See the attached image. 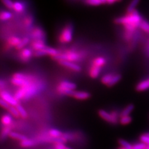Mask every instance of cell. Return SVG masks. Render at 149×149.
I'll return each mask as SVG.
<instances>
[{
    "mask_svg": "<svg viewBox=\"0 0 149 149\" xmlns=\"http://www.w3.org/2000/svg\"><path fill=\"white\" fill-rule=\"evenodd\" d=\"M12 17V14L8 11H1L0 19L1 21H6Z\"/></svg>",
    "mask_w": 149,
    "mask_h": 149,
    "instance_id": "29",
    "label": "cell"
},
{
    "mask_svg": "<svg viewBox=\"0 0 149 149\" xmlns=\"http://www.w3.org/2000/svg\"><path fill=\"white\" fill-rule=\"evenodd\" d=\"M98 114L100 117L107 122L116 124L118 123V115L116 112L109 113L103 109H100L98 111Z\"/></svg>",
    "mask_w": 149,
    "mask_h": 149,
    "instance_id": "5",
    "label": "cell"
},
{
    "mask_svg": "<svg viewBox=\"0 0 149 149\" xmlns=\"http://www.w3.org/2000/svg\"><path fill=\"white\" fill-rule=\"evenodd\" d=\"M0 104H1V107H3L4 109H6L7 110L8 109V108H9V107H10V106H11V105H10L9 104H8L7 102H6L5 101H4L2 99L0 100Z\"/></svg>",
    "mask_w": 149,
    "mask_h": 149,
    "instance_id": "39",
    "label": "cell"
},
{
    "mask_svg": "<svg viewBox=\"0 0 149 149\" xmlns=\"http://www.w3.org/2000/svg\"><path fill=\"white\" fill-rule=\"evenodd\" d=\"M36 142L35 141L32 139H26L24 141H22L21 142V146L22 147H32L36 145Z\"/></svg>",
    "mask_w": 149,
    "mask_h": 149,
    "instance_id": "20",
    "label": "cell"
},
{
    "mask_svg": "<svg viewBox=\"0 0 149 149\" xmlns=\"http://www.w3.org/2000/svg\"><path fill=\"white\" fill-rule=\"evenodd\" d=\"M11 131V127L10 126H5L2 130V133H1V139H3L4 137H6L7 136H9V133H10Z\"/></svg>",
    "mask_w": 149,
    "mask_h": 149,
    "instance_id": "35",
    "label": "cell"
},
{
    "mask_svg": "<svg viewBox=\"0 0 149 149\" xmlns=\"http://www.w3.org/2000/svg\"><path fill=\"white\" fill-rule=\"evenodd\" d=\"M86 3L92 6H98L102 4L101 0H86Z\"/></svg>",
    "mask_w": 149,
    "mask_h": 149,
    "instance_id": "36",
    "label": "cell"
},
{
    "mask_svg": "<svg viewBox=\"0 0 149 149\" xmlns=\"http://www.w3.org/2000/svg\"><path fill=\"white\" fill-rule=\"evenodd\" d=\"M140 0H132L131 2L130 3L129 5L128 6L127 8V13H132L134 11H135V8H136L137 5L139 4Z\"/></svg>",
    "mask_w": 149,
    "mask_h": 149,
    "instance_id": "21",
    "label": "cell"
},
{
    "mask_svg": "<svg viewBox=\"0 0 149 149\" xmlns=\"http://www.w3.org/2000/svg\"><path fill=\"white\" fill-rule=\"evenodd\" d=\"M11 83L15 85L22 87L29 85L31 81L29 77H27L22 73H16L14 74Z\"/></svg>",
    "mask_w": 149,
    "mask_h": 149,
    "instance_id": "4",
    "label": "cell"
},
{
    "mask_svg": "<svg viewBox=\"0 0 149 149\" xmlns=\"http://www.w3.org/2000/svg\"><path fill=\"white\" fill-rule=\"evenodd\" d=\"M45 47L44 41L42 39H36L32 43V47L36 51L42 50Z\"/></svg>",
    "mask_w": 149,
    "mask_h": 149,
    "instance_id": "10",
    "label": "cell"
},
{
    "mask_svg": "<svg viewBox=\"0 0 149 149\" xmlns=\"http://www.w3.org/2000/svg\"><path fill=\"white\" fill-rule=\"evenodd\" d=\"M4 86V82L1 79V80H0V88H1V91H3V88Z\"/></svg>",
    "mask_w": 149,
    "mask_h": 149,
    "instance_id": "43",
    "label": "cell"
},
{
    "mask_svg": "<svg viewBox=\"0 0 149 149\" xmlns=\"http://www.w3.org/2000/svg\"><path fill=\"white\" fill-rule=\"evenodd\" d=\"M49 134L51 137L54 138H58L62 136V132L60 131V130L55 129H50L49 131Z\"/></svg>",
    "mask_w": 149,
    "mask_h": 149,
    "instance_id": "25",
    "label": "cell"
},
{
    "mask_svg": "<svg viewBox=\"0 0 149 149\" xmlns=\"http://www.w3.org/2000/svg\"><path fill=\"white\" fill-rule=\"evenodd\" d=\"M149 89V77L137 84L136 90L138 91H143Z\"/></svg>",
    "mask_w": 149,
    "mask_h": 149,
    "instance_id": "11",
    "label": "cell"
},
{
    "mask_svg": "<svg viewBox=\"0 0 149 149\" xmlns=\"http://www.w3.org/2000/svg\"><path fill=\"white\" fill-rule=\"evenodd\" d=\"M13 9L17 13H21L24 9V6L20 2H15L14 3Z\"/></svg>",
    "mask_w": 149,
    "mask_h": 149,
    "instance_id": "27",
    "label": "cell"
},
{
    "mask_svg": "<svg viewBox=\"0 0 149 149\" xmlns=\"http://www.w3.org/2000/svg\"><path fill=\"white\" fill-rule=\"evenodd\" d=\"M106 63V60L105 58L99 57H97L96 58L94 61H93V65H95L96 67H101L102 66H103V65Z\"/></svg>",
    "mask_w": 149,
    "mask_h": 149,
    "instance_id": "22",
    "label": "cell"
},
{
    "mask_svg": "<svg viewBox=\"0 0 149 149\" xmlns=\"http://www.w3.org/2000/svg\"><path fill=\"white\" fill-rule=\"evenodd\" d=\"M73 37V27L71 25L65 27L60 35L59 40L62 43H68L71 42Z\"/></svg>",
    "mask_w": 149,
    "mask_h": 149,
    "instance_id": "6",
    "label": "cell"
},
{
    "mask_svg": "<svg viewBox=\"0 0 149 149\" xmlns=\"http://www.w3.org/2000/svg\"><path fill=\"white\" fill-rule=\"evenodd\" d=\"M101 71V68L96 67L95 65H92V67L90 68V75L93 78H96L99 76V74Z\"/></svg>",
    "mask_w": 149,
    "mask_h": 149,
    "instance_id": "14",
    "label": "cell"
},
{
    "mask_svg": "<svg viewBox=\"0 0 149 149\" xmlns=\"http://www.w3.org/2000/svg\"><path fill=\"white\" fill-rule=\"evenodd\" d=\"M142 21L141 16L135 10L132 13H127L126 16L116 19L114 21L116 24H123L127 32H133L140 26Z\"/></svg>",
    "mask_w": 149,
    "mask_h": 149,
    "instance_id": "1",
    "label": "cell"
},
{
    "mask_svg": "<svg viewBox=\"0 0 149 149\" xmlns=\"http://www.w3.org/2000/svg\"><path fill=\"white\" fill-rule=\"evenodd\" d=\"M55 149H65V146L63 143H57L55 146Z\"/></svg>",
    "mask_w": 149,
    "mask_h": 149,
    "instance_id": "42",
    "label": "cell"
},
{
    "mask_svg": "<svg viewBox=\"0 0 149 149\" xmlns=\"http://www.w3.org/2000/svg\"><path fill=\"white\" fill-rule=\"evenodd\" d=\"M2 3L9 9H13L14 3L11 0H1Z\"/></svg>",
    "mask_w": 149,
    "mask_h": 149,
    "instance_id": "38",
    "label": "cell"
},
{
    "mask_svg": "<svg viewBox=\"0 0 149 149\" xmlns=\"http://www.w3.org/2000/svg\"><path fill=\"white\" fill-rule=\"evenodd\" d=\"M65 149H72L71 148H70V147H67L66 146V147H65Z\"/></svg>",
    "mask_w": 149,
    "mask_h": 149,
    "instance_id": "46",
    "label": "cell"
},
{
    "mask_svg": "<svg viewBox=\"0 0 149 149\" xmlns=\"http://www.w3.org/2000/svg\"><path fill=\"white\" fill-rule=\"evenodd\" d=\"M140 141L141 142L145 143L147 146H149V134H143L140 137Z\"/></svg>",
    "mask_w": 149,
    "mask_h": 149,
    "instance_id": "34",
    "label": "cell"
},
{
    "mask_svg": "<svg viewBox=\"0 0 149 149\" xmlns=\"http://www.w3.org/2000/svg\"><path fill=\"white\" fill-rule=\"evenodd\" d=\"M101 1L102 2V4H104V3H106V0H101Z\"/></svg>",
    "mask_w": 149,
    "mask_h": 149,
    "instance_id": "45",
    "label": "cell"
},
{
    "mask_svg": "<svg viewBox=\"0 0 149 149\" xmlns=\"http://www.w3.org/2000/svg\"><path fill=\"white\" fill-rule=\"evenodd\" d=\"M71 96L78 100H85L90 97V94L86 91H74Z\"/></svg>",
    "mask_w": 149,
    "mask_h": 149,
    "instance_id": "8",
    "label": "cell"
},
{
    "mask_svg": "<svg viewBox=\"0 0 149 149\" xmlns=\"http://www.w3.org/2000/svg\"><path fill=\"white\" fill-rule=\"evenodd\" d=\"M8 111H9V113H10L13 116H14L15 118H19L20 117V114L19 113V112L16 108V106H10V107L8 108Z\"/></svg>",
    "mask_w": 149,
    "mask_h": 149,
    "instance_id": "28",
    "label": "cell"
},
{
    "mask_svg": "<svg viewBox=\"0 0 149 149\" xmlns=\"http://www.w3.org/2000/svg\"><path fill=\"white\" fill-rule=\"evenodd\" d=\"M121 79V76L120 74H116V75L113 76L111 81L108 83V85H107L108 86H114L116 83H117Z\"/></svg>",
    "mask_w": 149,
    "mask_h": 149,
    "instance_id": "31",
    "label": "cell"
},
{
    "mask_svg": "<svg viewBox=\"0 0 149 149\" xmlns=\"http://www.w3.org/2000/svg\"><path fill=\"white\" fill-rule=\"evenodd\" d=\"M32 22H33V19H32V18L30 16L27 17L25 19V21H24V23L27 26H31Z\"/></svg>",
    "mask_w": 149,
    "mask_h": 149,
    "instance_id": "40",
    "label": "cell"
},
{
    "mask_svg": "<svg viewBox=\"0 0 149 149\" xmlns=\"http://www.w3.org/2000/svg\"><path fill=\"white\" fill-rule=\"evenodd\" d=\"M118 149H125V148H123V147H119V148H118Z\"/></svg>",
    "mask_w": 149,
    "mask_h": 149,
    "instance_id": "47",
    "label": "cell"
},
{
    "mask_svg": "<svg viewBox=\"0 0 149 149\" xmlns=\"http://www.w3.org/2000/svg\"><path fill=\"white\" fill-rule=\"evenodd\" d=\"M146 149H149V146H147V147Z\"/></svg>",
    "mask_w": 149,
    "mask_h": 149,
    "instance_id": "48",
    "label": "cell"
},
{
    "mask_svg": "<svg viewBox=\"0 0 149 149\" xmlns=\"http://www.w3.org/2000/svg\"><path fill=\"white\" fill-rule=\"evenodd\" d=\"M54 60L61 61V60H66L69 62H75L80 58V55L78 53L74 52V51L68 50L63 54H58L52 57Z\"/></svg>",
    "mask_w": 149,
    "mask_h": 149,
    "instance_id": "2",
    "label": "cell"
},
{
    "mask_svg": "<svg viewBox=\"0 0 149 149\" xmlns=\"http://www.w3.org/2000/svg\"><path fill=\"white\" fill-rule=\"evenodd\" d=\"M0 96H1V99L5 101L11 106H16L19 104L18 101L15 98V97L11 96L6 91H1V93H0Z\"/></svg>",
    "mask_w": 149,
    "mask_h": 149,
    "instance_id": "7",
    "label": "cell"
},
{
    "mask_svg": "<svg viewBox=\"0 0 149 149\" xmlns=\"http://www.w3.org/2000/svg\"><path fill=\"white\" fill-rule=\"evenodd\" d=\"M16 108H17V111H18V112H19V113L20 116H21V118L25 119V118H26L27 117V112L26 111V110L24 109V108H23V107H22L21 104H18L16 106Z\"/></svg>",
    "mask_w": 149,
    "mask_h": 149,
    "instance_id": "26",
    "label": "cell"
},
{
    "mask_svg": "<svg viewBox=\"0 0 149 149\" xmlns=\"http://www.w3.org/2000/svg\"><path fill=\"white\" fill-rule=\"evenodd\" d=\"M34 56H36V57H42V56L45 55L44 52V51H43L42 50L36 51V52H34Z\"/></svg>",
    "mask_w": 149,
    "mask_h": 149,
    "instance_id": "41",
    "label": "cell"
},
{
    "mask_svg": "<svg viewBox=\"0 0 149 149\" xmlns=\"http://www.w3.org/2000/svg\"><path fill=\"white\" fill-rule=\"evenodd\" d=\"M42 50L44 52L45 55H51L52 57L59 54L58 50L57 49L52 47H45L44 49H42Z\"/></svg>",
    "mask_w": 149,
    "mask_h": 149,
    "instance_id": "15",
    "label": "cell"
},
{
    "mask_svg": "<svg viewBox=\"0 0 149 149\" xmlns=\"http://www.w3.org/2000/svg\"><path fill=\"white\" fill-rule=\"evenodd\" d=\"M9 136L13 139H16V140H17V141H20L21 142L22 141H24V140L27 139L25 136H24V135L16 132H13V131H11L10 133H9Z\"/></svg>",
    "mask_w": 149,
    "mask_h": 149,
    "instance_id": "16",
    "label": "cell"
},
{
    "mask_svg": "<svg viewBox=\"0 0 149 149\" xmlns=\"http://www.w3.org/2000/svg\"><path fill=\"white\" fill-rule=\"evenodd\" d=\"M116 1V0H106V3L108 4H113Z\"/></svg>",
    "mask_w": 149,
    "mask_h": 149,
    "instance_id": "44",
    "label": "cell"
},
{
    "mask_svg": "<svg viewBox=\"0 0 149 149\" xmlns=\"http://www.w3.org/2000/svg\"><path fill=\"white\" fill-rule=\"evenodd\" d=\"M77 88L75 83L70 82L67 81H63L60 82L59 85L57 87V91L59 93L64 95H72V93Z\"/></svg>",
    "mask_w": 149,
    "mask_h": 149,
    "instance_id": "3",
    "label": "cell"
},
{
    "mask_svg": "<svg viewBox=\"0 0 149 149\" xmlns=\"http://www.w3.org/2000/svg\"><path fill=\"white\" fill-rule=\"evenodd\" d=\"M32 56L31 50L29 49H24L21 52V58L24 62L29 61Z\"/></svg>",
    "mask_w": 149,
    "mask_h": 149,
    "instance_id": "12",
    "label": "cell"
},
{
    "mask_svg": "<svg viewBox=\"0 0 149 149\" xmlns=\"http://www.w3.org/2000/svg\"><path fill=\"white\" fill-rule=\"evenodd\" d=\"M29 42V39L27 38V37H24V39H22L21 41L20 42V43L19 44V45L16 47V49L18 50H21L23 49L24 47Z\"/></svg>",
    "mask_w": 149,
    "mask_h": 149,
    "instance_id": "30",
    "label": "cell"
},
{
    "mask_svg": "<svg viewBox=\"0 0 149 149\" xmlns=\"http://www.w3.org/2000/svg\"><path fill=\"white\" fill-rule=\"evenodd\" d=\"M132 118L131 116H123V117H120L119 122L122 125H127L132 122Z\"/></svg>",
    "mask_w": 149,
    "mask_h": 149,
    "instance_id": "24",
    "label": "cell"
},
{
    "mask_svg": "<svg viewBox=\"0 0 149 149\" xmlns=\"http://www.w3.org/2000/svg\"><path fill=\"white\" fill-rule=\"evenodd\" d=\"M140 27L144 32H147V33H149V22L147 21L142 20L141 24H140Z\"/></svg>",
    "mask_w": 149,
    "mask_h": 149,
    "instance_id": "33",
    "label": "cell"
},
{
    "mask_svg": "<svg viewBox=\"0 0 149 149\" xmlns=\"http://www.w3.org/2000/svg\"><path fill=\"white\" fill-rule=\"evenodd\" d=\"M147 147V145L141 142L140 143H137L136 144H134V145H133L132 149H146Z\"/></svg>",
    "mask_w": 149,
    "mask_h": 149,
    "instance_id": "37",
    "label": "cell"
},
{
    "mask_svg": "<svg viewBox=\"0 0 149 149\" xmlns=\"http://www.w3.org/2000/svg\"><path fill=\"white\" fill-rule=\"evenodd\" d=\"M32 37L36 39H42L44 38L45 34L44 31L39 27H36L32 32Z\"/></svg>",
    "mask_w": 149,
    "mask_h": 149,
    "instance_id": "13",
    "label": "cell"
},
{
    "mask_svg": "<svg viewBox=\"0 0 149 149\" xmlns=\"http://www.w3.org/2000/svg\"><path fill=\"white\" fill-rule=\"evenodd\" d=\"M1 123L4 126H10L12 123V118L10 115L4 114L1 117Z\"/></svg>",
    "mask_w": 149,
    "mask_h": 149,
    "instance_id": "18",
    "label": "cell"
},
{
    "mask_svg": "<svg viewBox=\"0 0 149 149\" xmlns=\"http://www.w3.org/2000/svg\"><path fill=\"white\" fill-rule=\"evenodd\" d=\"M134 109V106L132 104H130L127 105L125 108L120 113V117L125 116H129V114L132 113Z\"/></svg>",
    "mask_w": 149,
    "mask_h": 149,
    "instance_id": "17",
    "label": "cell"
},
{
    "mask_svg": "<svg viewBox=\"0 0 149 149\" xmlns=\"http://www.w3.org/2000/svg\"><path fill=\"white\" fill-rule=\"evenodd\" d=\"M21 39H20L19 37L16 36H12L10 38H9L8 40V43L9 45L11 46H15L16 47L20 43Z\"/></svg>",
    "mask_w": 149,
    "mask_h": 149,
    "instance_id": "19",
    "label": "cell"
},
{
    "mask_svg": "<svg viewBox=\"0 0 149 149\" xmlns=\"http://www.w3.org/2000/svg\"><path fill=\"white\" fill-rule=\"evenodd\" d=\"M116 1H121V0H116Z\"/></svg>",
    "mask_w": 149,
    "mask_h": 149,
    "instance_id": "49",
    "label": "cell"
},
{
    "mask_svg": "<svg viewBox=\"0 0 149 149\" xmlns=\"http://www.w3.org/2000/svg\"><path fill=\"white\" fill-rule=\"evenodd\" d=\"M148 134H149V133H148Z\"/></svg>",
    "mask_w": 149,
    "mask_h": 149,
    "instance_id": "50",
    "label": "cell"
},
{
    "mask_svg": "<svg viewBox=\"0 0 149 149\" xmlns=\"http://www.w3.org/2000/svg\"><path fill=\"white\" fill-rule=\"evenodd\" d=\"M59 63L63 65V66L70 68L73 70H74L76 72H80L81 70V67L77 64L74 63L72 62L66 61V60H61V61H59Z\"/></svg>",
    "mask_w": 149,
    "mask_h": 149,
    "instance_id": "9",
    "label": "cell"
},
{
    "mask_svg": "<svg viewBox=\"0 0 149 149\" xmlns=\"http://www.w3.org/2000/svg\"><path fill=\"white\" fill-rule=\"evenodd\" d=\"M118 143H119V145L121 147L124 148L125 149H132L133 145H132L131 143H130L129 142L125 141L124 139H119L118 141Z\"/></svg>",
    "mask_w": 149,
    "mask_h": 149,
    "instance_id": "23",
    "label": "cell"
},
{
    "mask_svg": "<svg viewBox=\"0 0 149 149\" xmlns=\"http://www.w3.org/2000/svg\"><path fill=\"white\" fill-rule=\"evenodd\" d=\"M113 75H112L111 74H106V75L103 76L101 78V82L104 84V85H108V83L111 81V80H112V78H113Z\"/></svg>",
    "mask_w": 149,
    "mask_h": 149,
    "instance_id": "32",
    "label": "cell"
}]
</instances>
